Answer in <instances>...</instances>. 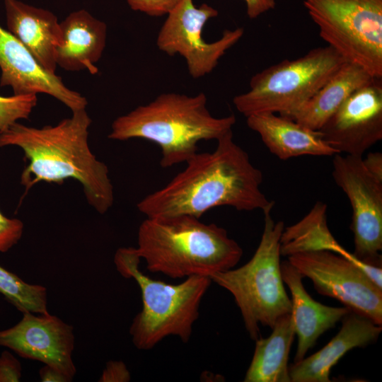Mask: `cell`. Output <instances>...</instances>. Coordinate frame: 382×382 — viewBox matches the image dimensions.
I'll return each instance as SVG.
<instances>
[{
    "label": "cell",
    "mask_w": 382,
    "mask_h": 382,
    "mask_svg": "<svg viewBox=\"0 0 382 382\" xmlns=\"http://www.w3.org/2000/svg\"><path fill=\"white\" fill-rule=\"evenodd\" d=\"M59 24L62 42L55 50L57 65L69 71L96 74L95 64L106 45V24L85 9L69 13Z\"/></svg>",
    "instance_id": "cell-19"
},
{
    "label": "cell",
    "mask_w": 382,
    "mask_h": 382,
    "mask_svg": "<svg viewBox=\"0 0 382 382\" xmlns=\"http://www.w3.org/2000/svg\"><path fill=\"white\" fill-rule=\"evenodd\" d=\"M281 273L291 296V312L295 334L298 337L294 363L303 359L319 337L335 326L351 310L347 306L334 307L315 301L306 291L303 277L288 261L281 262Z\"/></svg>",
    "instance_id": "cell-16"
},
{
    "label": "cell",
    "mask_w": 382,
    "mask_h": 382,
    "mask_svg": "<svg viewBox=\"0 0 382 382\" xmlns=\"http://www.w3.org/2000/svg\"><path fill=\"white\" fill-rule=\"evenodd\" d=\"M216 141L214 151L196 153L184 170L139 201V211L149 218L188 215L198 219L221 206L271 212L274 202L260 189L262 173L235 143L232 130Z\"/></svg>",
    "instance_id": "cell-1"
},
{
    "label": "cell",
    "mask_w": 382,
    "mask_h": 382,
    "mask_svg": "<svg viewBox=\"0 0 382 382\" xmlns=\"http://www.w3.org/2000/svg\"><path fill=\"white\" fill-rule=\"evenodd\" d=\"M14 326L0 330V346L23 358L40 361L72 380L76 369L72 359L74 335L71 325L55 316L23 313Z\"/></svg>",
    "instance_id": "cell-13"
},
{
    "label": "cell",
    "mask_w": 382,
    "mask_h": 382,
    "mask_svg": "<svg viewBox=\"0 0 382 382\" xmlns=\"http://www.w3.org/2000/svg\"><path fill=\"white\" fill-rule=\"evenodd\" d=\"M136 251L151 272L178 279L233 268L243 249L226 229L188 215L149 218L138 230Z\"/></svg>",
    "instance_id": "cell-3"
},
{
    "label": "cell",
    "mask_w": 382,
    "mask_h": 382,
    "mask_svg": "<svg viewBox=\"0 0 382 382\" xmlns=\"http://www.w3.org/2000/svg\"><path fill=\"white\" fill-rule=\"evenodd\" d=\"M337 335L322 349L289 366L291 382H330L331 369L349 351L378 338L382 326L350 311L341 320Z\"/></svg>",
    "instance_id": "cell-15"
},
{
    "label": "cell",
    "mask_w": 382,
    "mask_h": 382,
    "mask_svg": "<svg viewBox=\"0 0 382 382\" xmlns=\"http://www.w3.org/2000/svg\"><path fill=\"white\" fill-rule=\"evenodd\" d=\"M23 231V224L21 220L8 218L0 212V252H6L16 245Z\"/></svg>",
    "instance_id": "cell-25"
},
{
    "label": "cell",
    "mask_w": 382,
    "mask_h": 382,
    "mask_svg": "<svg viewBox=\"0 0 382 382\" xmlns=\"http://www.w3.org/2000/svg\"><path fill=\"white\" fill-rule=\"evenodd\" d=\"M332 175L352 209L354 255L365 263L381 267L382 181L366 170L362 156L341 154L333 156Z\"/></svg>",
    "instance_id": "cell-11"
},
{
    "label": "cell",
    "mask_w": 382,
    "mask_h": 382,
    "mask_svg": "<svg viewBox=\"0 0 382 382\" xmlns=\"http://www.w3.org/2000/svg\"><path fill=\"white\" fill-rule=\"evenodd\" d=\"M320 37L347 62L382 78V0H303Z\"/></svg>",
    "instance_id": "cell-8"
},
{
    "label": "cell",
    "mask_w": 382,
    "mask_h": 382,
    "mask_svg": "<svg viewBox=\"0 0 382 382\" xmlns=\"http://www.w3.org/2000/svg\"><path fill=\"white\" fill-rule=\"evenodd\" d=\"M318 131L338 154L363 156L382 139V78L356 90Z\"/></svg>",
    "instance_id": "cell-12"
},
{
    "label": "cell",
    "mask_w": 382,
    "mask_h": 382,
    "mask_svg": "<svg viewBox=\"0 0 382 382\" xmlns=\"http://www.w3.org/2000/svg\"><path fill=\"white\" fill-rule=\"evenodd\" d=\"M326 204L318 202L301 221L284 228L280 238V254L311 250H328L356 264L379 288L382 289V268L365 263L345 249L332 236L326 221Z\"/></svg>",
    "instance_id": "cell-20"
},
{
    "label": "cell",
    "mask_w": 382,
    "mask_h": 382,
    "mask_svg": "<svg viewBox=\"0 0 382 382\" xmlns=\"http://www.w3.org/2000/svg\"><path fill=\"white\" fill-rule=\"evenodd\" d=\"M0 294L23 313H49L46 288L27 283L1 265Z\"/></svg>",
    "instance_id": "cell-23"
},
{
    "label": "cell",
    "mask_w": 382,
    "mask_h": 382,
    "mask_svg": "<svg viewBox=\"0 0 382 382\" xmlns=\"http://www.w3.org/2000/svg\"><path fill=\"white\" fill-rule=\"evenodd\" d=\"M39 374L43 382H69L72 381L57 369L48 365L42 367Z\"/></svg>",
    "instance_id": "cell-31"
},
{
    "label": "cell",
    "mask_w": 382,
    "mask_h": 382,
    "mask_svg": "<svg viewBox=\"0 0 382 382\" xmlns=\"http://www.w3.org/2000/svg\"><path fill=\"white\" fill-rule=\"evenodd\" d=\"M248 127L260 137L269 151L282 160L304 155L333 156L338 154L323 138L319 131L272 112L246 117Z\"/></svg>",
    "instance_id": "cell-18"
},
{
    "label": "cell",
    "mask_w": 382,
    "mask_h": 382,
    "mask_svg": "<svg viewBox=\"0 0 382 382\" xmlns=\"http://www.w3.org/2000/svg\"><path fill=\"white\" fill-rule=\"evenodd\" d=\"M180 0H126L130 8L151 16L168 14Z\"/></svg>",
    "instance_id": "cell-26"
},
{
    "label": "cell",
    "mask_w": 382,
    "mask_h": 382,
    "mask_svg": "<svg viewBox=\"0 0 382 382\" xmlns=\"http://www.w3.org/2000/svg\"><path fill=\"white\" fill-rule=\"evenodd\" d=\"M287 257L303 278L312 281L320 294L382 325V289L356 264L328 250L300 252Z\"/></svg>",
    "instance_id": "cell-9"
},
{
    "label": "cell",
    "mask_w": 382,
    "mask_h": 382,
    "mask_svg": "<svg viewBox=\"0 0 382 382\" xmlns=\"http://www.w3.org/2000/svg\"><path fill=\"white\" fill-rule=\"evenodd\" d=\"M91 120L85 109L72 116L41 128L17 122L0 132V147L17 146L28 161L21 175L28 190L44 181L61 183L79 181L88 203L103 214L112 206L113 186L107 166L98 160L88 144Z\"/></svg>",
    "instance_id": "cell-2"
},
{
    "label": "cell",
    "mask_w": 382,
    "mask_h": 382,
    "mask_svg": "<svg viewBox=\"0 0 382 382\" xmlns=\"http://www.w3.org/2000/svg\"><path fill=\"white\" fill-rule=\"evenodd\" d=\"M37 103L36 94L0 96V132L19 120L28 118Z\"/></svg>",
    "instance_id": "cell-24"
},
{
    "label": "cell",
    "mask_w": 382,
    "mask_h": 382,
    "mask_svg": "<svg viewBox=\"0 0 382 382\" xmlns=\"http://www.w3.org/2000/svg\"><path fill=\"white\" fill-rule=\"evenodd\" d=\"M362 162L366 170L374 177L382 181V154L379 151L370 152Z\"/></svg>",
    "instance_id": "cell-30"
},
{
    "label": "cell",
    "mask_w": 382,
    "mask_h": 382,
    "mask_svg": "<svg viewBox=\"0 0 382 382\" xmlns=\"http://www.w3.org/2000/svg\"><path fill=\"white\" fill-rule=\"evenodd\" d=\"M249 18L255 19L262 14L274 8L275 0H244Z\"/></svg>",
    "instance_id": "cell-29"
},
{
    "label": "cell",
    "mask_w": 382,
    "mask_h": 382,
    "mask_svg": "<svg viewBox=\"0 0 382 382\" xmlns=\"http://www.w3.org/2000/svg\"><path fill=\"white\" fill-rule=\"evenodd\" d=\"M218 14L216 9L207 4L196 7L192 0H180L167 14L157 35L158 49L170 56L178 54L183 57L193 79L212 72L219 59L244 33L242 28L225 30L216 41H204L203 28Z\"/></svg>",
    "instance_id": "cell-10"
},
{
    "label": "cell",
    "mask_w": 382,
    "mask_h": 382,
    "mask_svg": "<svg viewBox=\"0 0 382 382\" xmlns=\"http://www.w3.org/2000/svg\"><path fill=\"white\" fill-rule=\"evenodd\" d=\"M130 380V374L122 361H110L107 363L99 381L126 382Z\"/></svg>",
    "instance_id": "cell-28"
},
{
    "label": "cell",
    "mask_w": 382,
    "mask_h": 382,
    "mask_svg": "<svg viewBox=\"0 0 382 382\" xmlns=\"http://www.w3.org/2000/svg\"><path fill=\"white\" fill-rule=\"evenodd\" d=\"M345 62L328 45L313 48L255 74L250 89L236 96L233 105L246 117L263 112L286 116L311 98Z\"/></svg>",
    "instance_id": "cell-7"
},
{
    "label": "cell",
    "mask_w": 382,
    "mask_h": 382,
    "mask_svg": "<svg viewBox=\"0 0 382 382\" xmlns=\"http://www.w3.org/2000/svg\"><path fill=\"white\" fill-rule=\"evenodd\" d=\"M270 335L255 340L244 382H291L289 352L296 335L291 313L281 316Z\"/></svg>",
    "instance_id": "cell-22"
},
{
    "label": "cell",
    "mask_w": 382,
    "mask_h": 382,
    "mask_svg": "<svg viewBox=\"0 0 382 382\" xmlns=\"http://www.w3.org/2000/svg\"><path fill=\"white\" fill-rule=\"evenodd\" d=\"M8 31L47 71L55 74V50L62 42L57 16L50 11L18 0H4Z\"/></svg>",
    "instance_id": "cell-17"
},
{
    "label": "cell",
    "mask_w": 382,
    "mask_h": 382,
    "mask_svg": "<svg viewBox=\"0 0 382 382\" xmlns=\"http://www.w3.org/2000/svg\"><path fill=\"white\" fill-rule=\"evenodd\" d=\"M0 86L12 88L13 95L43 93L55 98L71 112L85 109L88 101L69 88L62 78L45 70L28 49L0 25Z\"/></svg>",
    "instance_id": "cell-14"
},
{
    "label": "cell",
    "mask_w": 382,
    "mask_h": 382,
    "mask_svg": "<svg viewBox=\"0 0 382 382\" xmlns=\"http://www.w3.org/2000/svg\"><path fill=\"white\" fill-rule=\"evenodd\" d=\"M234 115L214 117L207 108L204 93L188 96L164 93L146 105L117 117L108 138H134L152 141L161 149L160 164L166 168L185 163L196 153L202 140H217L232 130Z\"/></svg>",
    "instance_id": "cell-4"
},
{
    "label": "cell",
    "mask_w": 382,
    "mask_h": 382,
    "mask_svg": "<svg viewBox=\"0 0 382 382\" xmlns=\"http://www.w3.org/2000/svg\"><path fill=\"white\" fill-rule=\"evenodd\" d=\"M140 260L132 247L119 248L114 257L117 271L134 279L141 294L142 309L129 328L133 344L139 349L149 350L170 335L188 342L212 279L193 275L178 284L156 280L139 270Z\"/></svg>",
    "instance_id": "cell-5"
},
{
    "label": "cell",
    "mask_w": 382,
    "mask_h": 382,
    "mask_svg": "<svg viewBox=\"0 0 382 382\" xmlns=\"http://www.w3.org/2000/svg\"><path fill=\"white\" fill-rule=\"evenodd\" d=\"M374 78L359 65L346 61L311 98L284 117L318 131L352 93Z\"/></svg>",
    "instance_id": "cell-21"
},
{
    "label": "cell",
    "mask_w": 382,
    "mask_h": 382,
    "mask_svg": "<svg viewBox=\"0 0 382 382\" xmlns=\"http://www.w3.org/2000/svg\"><path fill=\"white\" fill-rule=\"evenodd\" d=\"M270 213H264L261 240L251 259L240 267L210 276L212 282L232 294L245 329L255 341L260 337V325L272 329L281 316L291 313L292 307L280 266V238L284 223H275Z\"/></svg>",
    "instance_id": "cell-6"
},
{
    "label": "cell",
    "mask_w": 382,
    "mask_h": 382,
    "mask_svg": "<svg viewBox=\"0 0 382 382\" xmlns=\"http://www.w3.org/2000/svg\"><path fill=\"white\" fill-rule=\"evenodd\" d=\"M22 368L20 361L10 352L4 351L0 355V382L21 381Z\"/></svg>",
    "instance_id": "cell-27"
}]
</instances>
